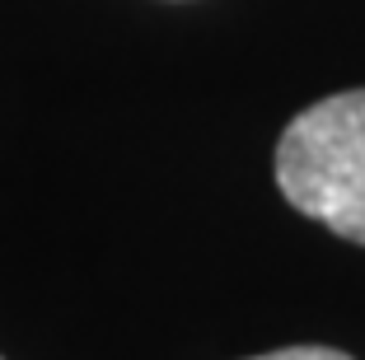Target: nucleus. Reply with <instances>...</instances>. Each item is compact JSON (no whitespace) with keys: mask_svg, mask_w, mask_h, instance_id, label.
Returning <instances> with one entry per match:
<instances>
[{"mask_svg":"<svg viewBox=\"0 0 365 360\" xmlns=\"http://www.w3.org/2000/svg\"><path fill=\"white\" fill-rule=\"evenodd\" d=\"M253 360H351V356L333 346H286V351H267V356H253Z\"/></svg>","mask_w":365,"mask_h":360,"instance_id":"2","label":"nucleus"},{"mask_svg":"<svg viewBox=\"0 0 365 360\" xmlns=\"http://www.w3.org/2000/svg\"><path fill=\"white\" fill-rule=\"evenodd\" d=\"M277 187L300 215L365 244V89L323 98L281 131Z\"/></svg>","mask_w":365,"mask_h":360,"instance_id":"1","label":"nucleus"}]
</instances>
